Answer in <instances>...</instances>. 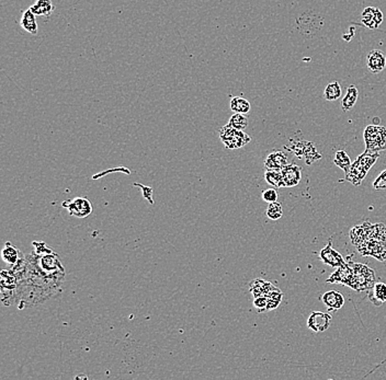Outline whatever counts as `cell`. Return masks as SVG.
Here are the masks:
<instances>
[{
	"label": "cell",
	"mask_w": 386,
	"mask_h": 380,
	"mask_svg": "<svg viewBox=\"0 0 386 380\" xmlns=\"http://www.w3.org/2000/svg\"><path fill=\"white\" fill-rule=\"evenodd\" d=\"M380 154L379 152H374V154H370V152H363L362 155H360L357 159H355L352 165H351L349 171L346 174L345 179L349 181L351 184L354 186H358L361 182L367 175L369 170L373 167V165L379 159Z\"/></svg>",
	"instance_id": "cell-1"
},
{
	"label": "cell",
	"mask_w": 386,
	"mask_h": 380,
	"mask_svg": "<svg viewBox=\"0 0 386 380\" xmlns=\"http://www.w3.org/2000/svg\"><path fill=\"white\" fill-rule=\"evenodd\" d=\"M352 269V276L348 284L349 287L355 292H364L370 290L375 284V273L367 264L350 263Z\"/></svg>",
	"instance_id": "cell-2"
},
{
	"label": "cell",
	"mask_w": 386,
	"mask_h": 380,
	"mask_svg": "<svg viewBox=\"0 0 386 380\" xmlns=\"http://www.w3.org/2000/svg\"><path fill=\"white\" fill-rule=\"evenodd\" d=\"M365 152L374 154L386 149V128L380 125H368L363 133Z\"/></svg>",
	"instance_id": "cell-3"
},
{
	"label": "cell",
	"mask_w": 386,
	"mask_h": 380,
	"mask_svg": "<svg viewBox=\"0 0 386 380\" xmlns=\"http://www.w3.org/2000/svg\"><path fill=\"white\" fill-rule=\"evenodd\" d=\"M220 138L224 146L229 149H239V148L249 144L251 140V138L245 134L244 131L237 130L230 124L221 128Z\"/></svg>",
	"instance_id": "cell-4"
},
{
	"label": "cell",
	"mask_w": 386,
	"mask_h": 380,
	"mask_svg": "<svg viewBox=\"0 0 386 380\" xmlns=\"http://www.w3.org/2000/svg\"><path fill=\"white\" fill-rule=\"evenodd\" d=\"M285 149L293 152L299 159H303L306 165L314 164L315 161L319 160L321 158V155L318 152L314 142L310 141L291 140V145L285 146Z\"/></svg>",
	"instance_id": "cell-5"
},
{
	"label": "cell",
	"mask_w": 386,
	"mask_h": 380,
	"mask_svg": "<svg viewBox=\"0 0 386 380\" xmlns=\"http://www.w3.org/2000/svg\"><path fill=\"white\" fill-rule=\"evenodd\" d=\"M62 205L68 209L69 214L77 218H85L92 211V205L87 197H76L73 201L63 202Z\"/></svg>",
	"instance_id": "cell-6"
},
{
	"label": "cell",
	"mask_w": 386,
	"mask_h": 380,
	"mask_svg": "<svg viewBox=\"0 0 386 380\" xmlns=\"http://www.w3.org/2000/svg\"><path fill=\"white\" fill-rule=\"evenodd\" d=\"M331 323V315L327 312L313 311L308 319V328L314 332H324Z\"/></svg>",
	"instance_id": "cell-7"
},
{
	"label": "cell",
	"mask_w": 386,
	"mask_h": 380,
	"mask_svg": "<svg viewBox=\"0 0 386 380\" xmlns=\"http://www.w3.org/2000/svg\"><path fill=\"white\" fill-rule=\"evenodd\" d=\"M319 256L320 260L323 261L326 265L330 266V268L337 269L339 266L346 264L344 256L333 248V242H331V241H329V243L320 251Z\"/></svg>",
	"instance_id": "cell-8"
},
{
	"label": "cell",
	"mask_w": 386,
	"mask_h": 380,
	"mask_svg": "<svg viewBox=\"0 0 386 380\" xmlns=\"http://www.w3.org/2000/svg\"><path fill=\"white\" fill-rule=\"evenodd\" d=\"M361 22L371 30H377L383 22V13L377 7H368L363 10Z\"/></svg>",
	"instance_id": "cell-9"
},
{
	"label": "cell",
	"mask_w": 386,
	"mask_h": 380,
	"mask_svg": "<svg viewBox=\"0 0 386 380\" xmlns=\"http://www.w3.org/2000/svg\"><path fill=\"white\" fill-rule=\"evenodd\" d=\"M368 70L372 73L383 71L386 67V56L380 49H372L367 56Z\"/></svg>",
	"instance_id": "cell-10"
},
{
	"label": "cell",
	"mask_w": 386,
	"mask_h": 380,
	"mask_svg": "<svg viewBox=\"0 0 386 380\" xmlns=\"http://www.w3.org/2000/svg\"><path fill=\"white\" fill-rule=\"evenodd\" d=\"M285 187H293L298 185L302 179V168L294 164H288L281 169Z\"/></svg>",
	"instance_id": "cell-11"
},
{
	"label": "cell",
	"mask_w": 386,
	"mask_h": 380,
	"mask_svg": "<svg viewBox=\"0 0 386 380\" xmlns=\"http://www.w3.org/2000/svg\"><path fill=\"white\" fill-rule=\"evenodd\" d=\"M289 164V158L281 150L272 151L265 160V168L268 170H281Z\"/></svg>",
	"instance_id": "cell-12"
},
{
	"label": "cell",
	"mask_w": 386,
	"mask_h": 380,
	"mask_svg": "<svg viewBox=\"0 0 386 380\" xmlns=\"http://www.w3.org/2000/svg\"><path fill=\"white\" fill-rule=\"evenodd\" d=\"M321 302L331 311H337L345 305L344 295L337 290H329L321 296Z\"/></svg>",
	"instance_id": "cell-13"
},
{
	"label": "cell",
	"mask_w": 386,
	"mask_h": 380,
	"mask_svg": "<svg viewBox=\"0 0 386 380\" xmlns=\"http://www.w3.org/2000/svg\"><path fill=\"white\" fill-rule=\"evenodd\" d=\"M351 276H352V269H351L350 263H346L345 265L337 268V270L330 275V277L326 282L328 284H340L348 286Z\"/></svg>",
	"instance_id": "cell-14"
},
{
	"label": "cell",
	"mask_w": 386,
	"mask_h": 380,
	"mask_svg": "<svg viewBox=\"0 0 386 380\" xmlns=\"http://www.w3.org/2000/svg\"><path fill=\"white\" fill-rule=\"evenodd\" d=\"M368 297L375 306H381L386 302V283H375L370 290H368Z\"/></svg>",
	"instance_id": "cell-15"
},
{
	"label": "cell",
	"mask_w": 386,
	"mask_h": 380,
	"mask_svg": "<svg viewBox=\"0 0 386 380\" xmlns=\"http://www.w3.org/2000/svg\"><path fill=\"white\" fill-rule=\"evenodd\" d=\"M359 98V90L355 86H349L346 95L341 99V108L344 112L352 110Z\"/></svg>",
	"instance_id": "cell-16"
},
{
	"label": "cell",
	"mask_w": 386,
	"mask_h": 380,
	"mask_svg": "<svg viewBox=\"0 0 386 380\" xmlns=\"http://www.w3.org/2000/svg\"><path fill=\"white\" fill-rule=\"evenodd\" d=\"M273 286L274 284L270 282H266V280L261 278H257L249 284V290L255 298L259 297V296H267V294L270 292V289L273 287Z\"/></svg>",
	"instance_id": "cell-17"
},
{
	"label": "cell",
	"mask_w": 386,
	"mask_h": 380,
	"mask_svg": "<svg viewBox=\"0 0 386 380\" xmlns=\"http://www.w3.org/2000/svg\"><path fill=\"white\" fill-rule=\"evenodd\" d=\"M20 24H21V27L24 31L31 33L33 35L38 34V22L36 19V14L31 11V9L30 8L27 10V11L23 12Z\"/></svg>",
	"instance_id": "cell-18"
},
{
	"label": "cell",
	"mask_w": 386,
	"mask_h": 380,
	"mask_svg": "<svg viewBox=\"0 0 386 380\" xmlns=\"http://www.w3.org/2000/svg\"><path fill=\"white\" fill-rule=\"evenodd\" d=\"M367 228V236L371 240L385 241L386 242V226L383 224L372 225L370 223H364Z\"/></svg>",
	"instance_id": "cell-19"
},
{
	"label": "cell",
	"mask_w": 386,
	"mask_h": 380,
	"mask_svg": "<svg viewBox=\"0 0 386 380\" xmlns=\"http://www.w3.org/2000/svg\"><path fill=\"white\" fill-rule=\"evenodd\" d=\"M30 9H31V11L36 14V16L48 17L53 13L55 7H54L51 0H37L33 6L30 7Z\"/></svg>",
	"instance_id": "cell-20"
},
{
	"label": "cell",
	"mask_w": 386,
	"mask_h": 380,
	"mask_svg": "<svg viewBox=\"0 0 386 380\" xmlns=\"http://www.w3.org/2000/svg\"><path fill=\"white\" fill-rule=\"evenodd\" d=\"M343 96V89L338 81H331L324 90V99L326 101H337Z\"/></svg>",
	"instance_id": "cell-21"
},
{
	"label": "cell",
	"mask_w": 386,
	"mask_h": 380,
	"mask_svg": "<svg viewBox=\"0 0 386 380\" xmlns=\"http://www.w3.org/2000/svg\"><path fill=\"white\" fill-rule=\"evenodd\" d=\"M230 106L232 112L241 113V114H248L251 108L250 102L248 100H246L245 98H241V97L232 98Z\"/></svg>",
	"instance_id": "cell-22"
},
{
	"label": "cell",
	"mask_w": 386,
	"mask_h": 380,
	"mask_svg": "<svg viewBox=\"0 0 386 380\" xmlns=\"http://www.w3.org/2000/svg\"><path fill=\"white\" fill-rule=\"evenodd\" d=\"M265 180L268 184L271 186L275 187V189H280V187H285V183L282 176L281 170H268L266 169L265 172Z\"/></svg>",
	"instance_id": "cell-23"
},
{
	"label": "cell",
	"mask_w": 386,
	"mask_h": 380,
	"mask_svg": "<svg viewBox=\"0 0 386 380\" xmlns=\"http://www.w3.org/2000/svg\"><path fill=\"white\" fill-rule=\"evenodd\" d=\"M350 239L355 246H358L359 244L364 242L365 240L369 239L367 236V228H365V225L362 224L353 227V228L350 230Z\"/></svg>",
	"instance_id": "cell-24"
},
{
	"label": "cell",
	"mask_w": 386,
	"mask_h": 380,
	"mask_svg": "<svg viewBox=\"0 0 386 380\" xmlns=\"http://www.w3.org/2000/svg\"><path fill=\"white\" fill-rule=\"evenodd\" d=\"M282 297H283V293L274 285L273 287L270 289V292L267 294V298H268V311L275 310L279 307L282 302Z\"/></svg>",
	"instance_id": "cell-25"
},
{
	"label": "cell",
	"mask_w": 386,
	"mask_h": 380,
	"mask_svg": "<svg viewBox=\"0 0 386 380\" xmlns=\"http://www.w3.org/2000/svg\"><path fill=\"white\" fill-rule=\"evenodd\" d=\"M334 162H335L336 166L339 167L340 169L345 172V173H347L350 169L351 165H352V161H351L350 157L348 156V154L345 150H338L337 152H336L335 158H334Z\"/></svg>",
	"instance_id": "cell-26"
},
{
	"label": "cell",
	"mask_w": 386,
	"mask_h": 380,
	"mask_svg": "<svg viewBox=\"0 0 386 380\" xmlns=\"http://www.w3.org/2000/svg\"><path fill=\"white\" fill-rule=\"evenodd\" d=\"M229 124L234 128H237L239 131H245L248 127V118H247L246 114H241V113H234L230 118Z\"/></svg>",
	"instance_id": "cell-27"
},
{
	"label": "cell",
	"mask_w": 386,
	"mask_h": 380,
	"mask_svg": "<svg viewBox=\"0 0 386 380\" xmlns=\"http://www.w3.org/2000/svg\"><path fill=\"white\" fill-rule=\"evenodd\" d=\"M266 215L268 216V218H270L271 220H278L283 216V207H282L278 201L270 203L268 208H267Z\"/></svg>",
	"instance_id": "cell-28"
},
{
	"label": "cell",
	"mask_w": 386,
	"mask_h": 380,
	"mask_svg": "<svg viewBox=\"0 0 386 380\" xmlns=\"http://www.w3.org/2000/svg\"><path fill=\"white\" fill-rule=\"evenodd\" d=\"M19 251L10 243H7L6 248L2 250V260L8 264H14L18 261Z\"/></svg>",
	"instance_id": "cell-29"
},
{
	"label": "cell",
	"mask_w": 386,
	"mask_h": 380,
	"mask_svg": "<svg viewBox=\"0 0 386 380\" xmlns=\"http://www.w3.org/2000/svg\"><path fill=\"white\" fill-rule=\"evenodd\" d=\"M254 307L258 312L268 311V298L267 296H259L254 299Z\"/></svg>",
	"instance_id": "cell-30"
},
{
	"label": "cell",
	"mask_w": 386,
	"mask_h": 380,
	"mask_svg": "<svg viewBox=\"0 0 386 380\" xmlns=\"http://www.w3.org/2000/svg\"><path fill=\"white\" fill-rule=\"evenodd\" d=\"M373 187L377 191L386 190V169L380 173V175L373 182Z\"/></svg>",
	"instance_id": "cell-31"
},
{
	"label": "cell",
	"mask_w": 386,
	"mask_h": 380,
	"mask_svg": "<svg viewBox=\"0 0 386 380\" xmlns=\"http://www.w3.org/2000/svg\"><path fill=\"white\" fill-rule=\"evenodd\" d=\"M133 185L141 187L144 199L150 202L151 205H154V200H153V187L152 186H147V185L141 184V183H133Z\"/></svg>",
	"instance_id": "cell-32"
},
{
	"label": "cell",
	"mask_w": 386,
	"mask_h": 380,
	"mask_svg": "<svg viewBox=\"0 0 386 380\" xmlns=\"http://www.w3.org/2000/svg\"><path fill=\"white\" fill-rule=\"evenodd\" d=\"M278 192L274 189H268L262 192V200L269 204L278 201Z\"/></svg>",
	"instance_id": "cell-33"
}]
</instances>
